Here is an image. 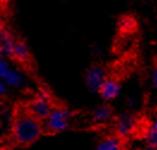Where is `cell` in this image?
<instances>
[{
	"label": "cell",
	"mask_w": 157,
	"mask_h": 150,
	"mask_svg": "<svg viewBox=\"0 0 157 150\" xmlns=\"http://www.w3.org/2000/svg\"><path fill=\"white\" fill-rule=\"evenodd\" d=\"M134 24V21L132 17H128V16H124L119 19V29L121 31H125V30H131V28L133 27Z\"/></svg>",
	"instance_id": "4fadbf2b"
},
{
	"label": "cell",
	"mask_w": 157,
	"mask_h": 150,
	"mask_svg": "<svg viewBox=\"0 0 157 150\" xmlns=\"http://www.w3.org/2000/svg\"><path fill=\"white\" fill-rule=\"evenodd\" d=\"M94 150H125L124 139L119 138L115 135L105 136L97 140Z\"/></svg>",
	"instance_id": "30bf717a"
},
{
	"label": "cell",
	"mask_w": 157,
	"mask_h": 150,
	"mask_svg": "<svg viewBox=\"0 0 157 150\" xmlns=\"http://www.w3.org/2000/svg\"><path fill=\"white\" fill-rule=\"evenodd\" d=\"M144 142L146 145L157 147V131L149 126L144 132Z\"/></svg>",
	"instance_id": "7c38bea8"
},
{
	"label": "cell",
	"mask_w": 157,
	"mask_h": 150,
	"mask_svg": "<svg viewBox=\"0 0 157 150\" xmlns=\"http://www.w3.org/2000/svg\"><path fill=\"white\" fill-rule=\"evenodd\" d=\"M4 1H6V0H0V2H4Z\"/></svg>",
	"instance_id": "44dd1931"
},
{
	"label": "cell",
	"mask_w": 157,
	"mask_h": 150,
	"mask_svg": "<svg viewBox=\"0 0 157 150\" xmlns=\"http://www.w3.org/2000/svg\"><path fill=\"white\" fill-rule=\"evenodd\" d=\"M150 127L151 129H154L155 131H157V115L152 119V121H151V125H150Z\"/></svg>",
	"instance_id": "ac0fdd59"
},
{
	"label": "cell",
	"mask_w": 157,
	"mask_h": 150,
	"mask_svg": "<svg viewBox=\"0 0 157 150\" xmlns=\"http://www.w3.org/2000/svg\"><path fill=\"white\" fill-rule=\"evenodd\" d=\"M10 67H11V65H10L7 58H5L0 53V78H4V76L6 75V72L9 71Z\"/></svg>",
	"instance_id": "5bb4252c"
},
{
	"label": "cell",
	"mask_w": 157,
	"mask_h": 150,
	"mask_svg": "<svg viewBox=\"0 0 157 150\" xmlns=\"http://www.w3.org/2000/svg\"><path fill=\"white\" fill-rule=\"evenodd\" d=\"M142 150H157V147H152V145H145Z\"/></svg>",
	"instance_id": "d6986e66"
},
{
	"label": "cell",
	"mask_w": 157,
	"mask_h": 150,
	"mask_svg": "<svg viewBox=\"0 0 157 150\" xmlns=\"http://www.w3.org/2000/svg\"><path fill=\"white\" fill-rule=\"evenodd\" d=\"M137 105H138V101H137V98H136L134 96H131V97L127 98V106H128L130 108L137 107Z\"/></svg>",
	"instance_id": "e0dca14e"
},
{
	"label": "cell",
	"mask_w": 157,
	"mask_h": 150,
	"mask_svg": "<svg viewBox=\"0 0 157 150\" xmlns=\"http://www.w3.org/2000/svg\"><path fill=\"white\" fill-rule=\"evenodd\" d=\"M7 91H9V87L6 85V83L4 82L2 78H0V97L7 95Z\"/></svg>",
	"instance_id": "9a60e30c"
},
{
	"label": "cell",
	"mask_w": 157,
	"mask_h": 150,
	"mask_svg": "<svg viewBox=\"0 0 157 150\" xmlns=\"http://www.w3.org/2000/svg\"><path fill=\"white\" fill-rule=\"evenodd\" d=\"M108 78V72L102 65H92L84 73V83L91 94H97L101 85Z\"/></svg>",
	"instance_id": "277c9868"
},
{
	"label": "cell",
	"mask_w": 157,
	"mask_h": 150,
	"mask_svg": "<svg viewBox=\"0 0 157 150\" xmlns=\"http://www.w3.org/2000/svg\"><path fill=\"white\" fill-rule=\"evenodd\" d=\"M121 90H122L121 83L115 78H109L108 77L103 82V84L101 85L97 94L105 102H112L120 96Z\"/></svg>",
	"instance_id": "8992f818"
},
{
	"label": "cell",
	"mask_w": 157,
	"mask_h": 150,
	"mask_svg": "<svg viewBox=\"0 0 157 150\" xmlns=\"http://www.w3.org/2000/svg\"><path fill=\"white\" fill-rule=\"evenodd\" d=\"M44 133L43 121L34 117L28 109L12 113L9 143L16 147H28L37 142Z\"/></svg>",
	"instance_id": "6da1fadb"
},
{
	"label": "cell",
	"mask_w": 157,
	"mask_h": 150,
	"mask_svg": "<svg viewBox=\"0 0 157 150\" xmlns=\"http://www.w3.org/2000/svg\"><path fill=\"white\" fill-rule=\"evenodd\" d=\"M2 79L9 88H14V89H19V88L25 87L26 83V77L24 72L19 68L12 67V66L9 68V71L6 72V75L4 76Z\"/></svg>",
	"instance_id": "9c48e42d"
},
{
	"label": "cell",
	"mask_w": 157,
	"mask_h": 150,
	"mask_svg": "<svg viewBox=\"0 0 157 150\" xmlns=\"http://www.w3.org/2000/svg\"><path fill=\"white\" fill-rule=\"evenodd\" d=\"M53 107H54V105L52 102V98L39 95V94H36L26 105V109L34 117L39 118L42 121L48 117V114L51 113Z\"/></svg>",
	"instance_id": "5b68a950"
},
{
	"label": "cell",
	"mask_w": 157,
	"mask_h": 150,
	"mask_svg": "<svg viewBox=\"0 0 157 150\" xmlns=\"http://www.w3.org/2000/svg\"><path fill=\"white\" fill-rule=\"evenodd\" d=\"M16 42H17V39L14 37L12 33L9 29L2 28L0 31V53L5 58L11 59Z\"/></svg>",
	"instance_id": "ba28073f"
},
{
	"label": "cell",
	"mask_w": 157,
	"mask_h": 150,
	"mask_svg": "<svg viewBox=\"0 0 157 150\" xmlns=\"http://www.w3.org/2000/svg\"><path fill=\"white\" fill-rule=\"evenodd\" d=\"M2 28H4V23H2V18H1V16H0V31H1Z\"/></svg>",
	"instance_id": "ffe728a7"
},
{
	"label": "cell",
	"mask_w": 157,
	"mask_h": 150,
	"mask_svg": "<svg viewBox=\"0 0 157 150\" xmlns=\"http://www.w3.org/2000/svg\"><path fill=\"white\" fill-rule=\"evenodd\" d=\"M73 112L67 107H53L48 117L43 120V129L47 133H63L67 131L73 120Z\"/></svg>",
	"instance_id": "7a4b0ae2"
},
{
	"label": "cell",
	"mask_w": 157,
	"mask_h": 150,
	"mask_svg": "<svg viewBox=\"0 0 157 150\" xmlns=\"http://www.w3.org/2000/svg\"><path fill=\"white\" fill-rule=\"evenodd\" d=\"M114 118V109L108 103H102L95 107L91 112V121L95 125H105Z\"/></svg>",
	"instance_id": "52a82bcc"
},
{
	"label": "cell",
	"mask_w": 157,
	"mask_h": 150,
	"mask_svg": "<svg viewBox=\"0 0 157 150\" xmlns=\"http://www.w3.org/2000/svg\"><path fill=\"white\" fill-rule=\"evenodd\" d=\"M11 59L13 61H16L18 64H22V65H25L28 63H30L31 52H30V48L26 44V42L22 41V40H17Z\"/></svg>",
	"instance_id": "8fae6325"
},
{
	"label": "cell",
	"mask_w": 157,
	"mask_h": 150,
	"mask_svg": "<svg viewBox=\"0 0 157 150\" xmlns=\"http://www.w3.org/2000/svg\"><path fill=\"white\" fill-rule=\"evenodd\" d=\"M138 129V118L131 112L119 113L113 118V131L114 135L121 139L131 138Z\"/></svg>",
	"instance_id": "3957f363"
},
{
	"label": "cell",
	"mask_w": 157,
	"mask_h": 150,
	"mask_svg": "<svg viewBox=\"0 0 157 150\" xmlns=\"http://www.w3.org/2000/svg\"><path fill=\"white\" fill-rule=\"evenodd\" d=\"M151 84L157 90V64H155V66L152 68V72H151Z\"/></svg>",
	"instance_id": "2e32d148"
}]
</instances>
